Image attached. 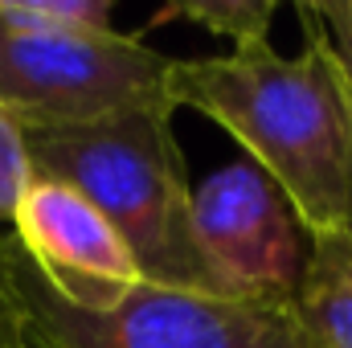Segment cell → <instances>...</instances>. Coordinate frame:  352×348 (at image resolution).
<instances>
[{
  "mask_svg": "<svg viewBox=\"0 0 352 348\" xmlns=\"http://www.w3.org/2000/svg\"><path fill=\"white\" fill-rule=\"evenodd\" d=\"M168 21L201 25L205 33L230 41V50H234V45L270 37L274 0H176L168 8H160L148 25H168Z\"/></svg>",
  "mask_w": 352,
  "mask_h": 348,
  "instance_id": "9c48e42d",
  "label": "cell"
},
{
  "mask_svg": "<svg viewBox=\"0 0 352 348\" xmlns=\"http://www.w3.org/2000/svg\"><path fill=\"white\" fill-rule=\"evenodd\" d=\"M192 238L221 295L291 307L311 238L258 164L242 156L192 188Z\"/></svg>",
  "mask_w": 352,
  "mask_h": 348,
  "instance_id": "5b68a950",
  "label": "cell"
},
{
  "mask_svg": "<svg viewBox=\"0 0 352 348\" xmlns=\"http://www.w3.org/2000/svg\"><path fill=\"white\" fill-rule=\"evenodd\" d=\"M173 107H192L217 123L278 184L307 238L349 230L352 90L311 25H303L295 58L278 54L270 37L176 58Z\"/></svg>",
  "mask_w": 352,
  "mask_h": 348,
  "instance_id": "6da1fadb",
  "label": "cell"
},
{
  "mask_svg": "<svg viewBox=\"0 0 352 348\" xmlns=\"http://www.w3.org/2000/svg\"><path fill=\"white\" fill-rule=\"evenodd\" d=\"M349 230H352V205H349Z\"/></svg>",
  "mask_w": 352,
  "mask_h": 348,
  "instance_id": "4fadbf2b",
  "label": "cell"
},
{
  "mask_svg": "<svg viewBox=\"0 0 352 348\" xmlns=\"http://www.w3.org/2000/svg\"><path fill=\"white\" fill-rule=\"evenodd\" d=\"M25 148L33 176L78 188L119 230L148 283L221 295L192 238V184L168 111L25 131Z\"/></svg>",
  "mask_w": 352,
  "mask_h": 348,
  "instance_id": "7a4b0ae2",
  "label": "cell"
},
{
  "mask_svg": "<svg viewBox=\"0 0 352 348\" xmlns=\"http://www.w3.org/2000/svg\"><path fill=\"white\" fill-rule=\"evenodd\" d=\"M0 270L29 348H299L283 303L144 283L111 312H78L41 283L12 234H0Z\"/></svg>",
  "mask_w": 352,
  "mask_h": 348,
  "instance_id": "3957f363",
  "label": "cell"
},
{
  "mask_svg": "<svg viewBox=\"0 0 352 348\" xmlns=\"http://www.w3.org/2000/svg\"><path fill=\"white\" fill-rule=\"evenodd\" d=\"M25 345H29V340H25Z\"/></svg>",
  "mask_w": 352,
  "mask_h": 348,
  "instance_id": "5bb4252c",
  "label": "cell"
},
{
  "mask_svg": "<svg viewBox=\"0 0 352 348\" xmlns=\"http://www.w3.org/2000/svg\"><path fill=\"white\" fill-rule=\"evenodd\" d=\"M176 58L140 33L29 37L0 33V107L21 131L90 127L135 111L173 115Z\"/></svg>",
  "mask_w": 352,
  "mask_h": 348,
  "instance_id": "277c9868",
  "label": "cell"
},
{
  "mask_svg": "<svg viewBox=\"0 0 352 348\" xmlns=\"http://www.w3.org/2000/svg\"><path fill=\"white\" fill-rule=\"evenodd\" d=\"M111 0H0V33L29 37H102L115 29Z\"/></svg>",
  "mask_w": 352,
  "mask_h": 348,
  "instance_id": "ba28073f",
  "label": "cell"
},
{
  "mask_svg": "<svg viewBox=\"0 0 352 348\" xmlns=\"http://www.w3.org/2000/svg\"><path fill=\"white\" fill-rule=\"evenodd\" d=\"M291 320L299 348H352V230L311 238Z\"/></svg>",
  "mask_w": 352,
  "mask_h": 348,
  "instance_id": "52a82bcc",
  "label": "cell"
},
{
  "mask_svg": "<svg viewBox=\"0 0 352 348\" xmlns=\"http://www.w3.org/2000/svg\"><path fill=\"white\" fill-rule=\"evenodd\" d=\"M299 21L311 25L324 45L332 50L340 74L352 90V0H316V4H299Z\"/></svg>",
  "mask_w": 352,
  "mask_h": 348,
  "instance_id": "8fae6325",
  "label": "cell"
},
{
  "mask_svg": "<svg viewBox=\"0 0 352 348\" xmlns=\"http://www.w3.org/2000/svg\"><path fill=\"white\" fill-rule=\"evenodd\" d=\"M29 180H33V164H29L25 131H21L16 119L0 107V226L12 221L16 201L25 197Z\"/></svg>",
  "mask_w": 352,
  "mask_h": 348,
  "instance_id": "30bf717a",
  "label": "cell"
},
{
  "mask_svg": "<svg viewBox=\"0 0 352 348\" xmlns=\"http://www.w3.org/2000/svg\"><path fill=\"white\" fill-rule=\"evenodd\" d=\"M8 226L41 283L78 312H111L148 283L119 230L62 180L33 176Z\"/></svg>",
  "mask_w": 352,
  "mask_h": 348,
  "instance_id": "8992f818",
  "label": "cell"
},
{
  "mask_svg": "<svg viewBox=\"0 0 352 348\" xmlns=\"http://www.w3.org/2000/svg\"><path fill=\"white\" fill-rule=\"evenodd\" d=\"M0 348H29L25 345V332H21L16 303H12L8 283H4V270H0Z\"/></svg>",
  "mask_w": 352,
  "mask_h": 348,
  "instance_id": "7c38bea8",
  "label": "cell"
}]
</instances>
